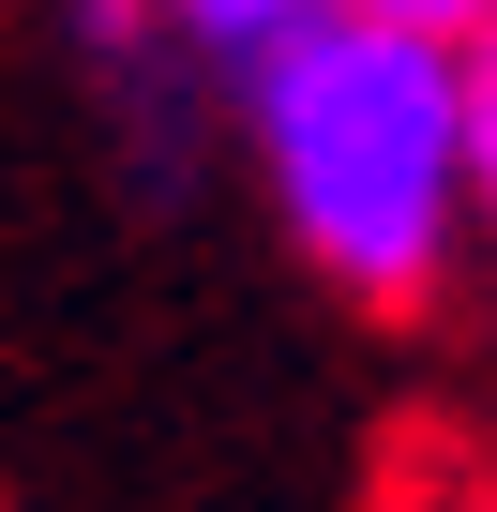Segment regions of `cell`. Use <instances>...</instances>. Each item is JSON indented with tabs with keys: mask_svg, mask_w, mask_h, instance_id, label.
I'll return each instance as SVG.
<instances>
[{
	"mask_svg": "<svg viewBox=\"0 0 497 512\" xmlns=\"http://www.w3.org/2000/svg\"><path fill=\"white\" fill-rule=\"evenodd\" d=\"M257 121H272V196L302 256L362 302H422L452 256V196H467L452 46L377 31V16H302L257 61Z\"/></svg>",
	"mask_w": 497,
	"mask_h": 512,
	"instance_id": "cell-1",
	"label": "cell"
},
{
	"mask_svg": "<svg viewBox=\"0 0 497 512\" xmlns=\"http://www.w3.org/2000/svg\"><path fill=\"white\" fill-rule=\"evenodd\" d=\"M151 16H181L196 46H241V61H272V46L317 16V0H151Z\"/></svg>",
	"mask_w": 497,
	"mask_h": 512,
	"instance_id": "cell-2",
	"label": "cell"
},
{
	"mask_svg": "<svg viewBox=\"0 0 497 512\" xmlns=\"http://www.w3.org/2000/svg\"><path fill=\"white\" fill-rule=\"evenodd\" d=\"M452 106H467V181L497 196V46H482V61H452Z\"/></svg>",
	"mask_w": 497,
	"mask_h": 512,
	"instance_id": "cell-3",
	"label": "cell"
},
{
	"mask_svg": "<svg viewBox=\"0 0 497 512\" xmlns=\"http://www.w3.org/2000/svg\"><path fill=\"white\" fill-rule=\"evenodd\" d=\"M347 16H377V31H422V46H452V31H497V0H347Z\"/></svg>",
	"mask_w": 497,
	"mask_h": 512,
	"instance_id": "cell-4",
	"label": "cell"
}]
</instances>
